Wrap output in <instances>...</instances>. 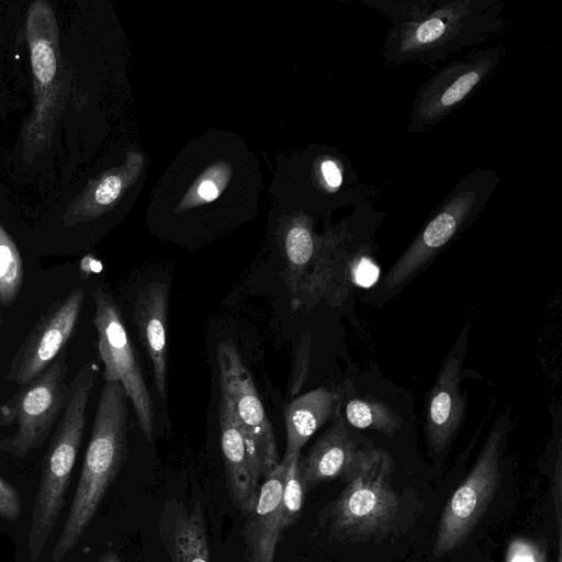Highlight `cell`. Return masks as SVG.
<instances>
[{
    "label": "cell",
    "instance_id": "cell-1",
    "mask_svg": "<svg viewBox=\"0 0 562 562\" xmlns=\"http://www.w3.org/2000/svg\"><path fill=\"white\" fill-rule=\"evenodd\" d=\"M363 4L390 21L387 65L435 66L482 44L505 27L498 0H373Z\"/></svg>",
    "mask_w": 562,
    "mask_h": 562
},
{
    "label": "cell",
    "instance_id": "cell-2",
    "mask_svg": "<svg viewBox=\"0 0 562 562\" xmlns=\"http://www.w3.org/2000/svg\"><path fill=\"white\" fill-rule=\"evenodd\" d=\"M127 456V396L120 382L104 381L80 477L50 562L79 542Z\"/></svg>",
    "mask_w": 562,
    "mask_h": 562
},
{
    "label": "cell",
    "instance_id": "cell-3",
    "mask_svg": "<svg viewBox=\"0 0 562 562\" xmlns=\"http://www.w3.org/2000/svg\"><path fill=\"white\" fill-rule=\"evenodd\" d=\"M89 395L86 389L79 386L70 390L67 405L43 459L27 539L32 562H36L42 554L64 508L65 495L85 432Z\"/></svg>",
    "mask_w": 562,
    "mask_h": 562
},
{
    "label": "cell",
    "instance_id": "cell-4",
    "mask_svg": "<svg viewBox=\"0 0 562 562\" xmlns=\"http://www.w3.org/2000/svg\"><path fill=\"white\" fill-rule=\"evenodd\" d=\"M498 181L492 169L477 168L464 175L392 266L384 279L385 288L396 289L407 282L469 226L486 205Z\"/></svg>",
    "mask_w": 562,
    "mask_h": 562
},
{
    "label": "cell",
    "instance_id": "cell-5",
    "mask_svg": "<svg viewBox=\"0 0 562 562\" xmlns=\"http://www.w3.org/2000/svg\"><path fill=\"white\" fill-rule=\"evenodd\" d=\"M393 471V459L385 450L359 449L345 476L347 485L331 505V529L342 536L361 537L389 527L400 506L391 487Z\"/></svg>",
    "mask_w": 562,
    "mask_h": 562
},
{
    "label": "cell",
    "instance_id": "cell-6",
    "mask_svg": "<svg viewBox=\"0 0 562 562\" xmlns=\"http://www.w3.org/2000/svg\"><path fill=\"white\" fill-rule=\"evenodd\" d=\"M66 356L64 349L38 378L0 403V426H16L10 437L0 439L1 452L24 458L47 440L69 397Z\"/></svg>",
    "mask_w": 562,
    "mask_h": 562
},
{
    "label": "cell",
    "instance_id": "cell-7",
    "mask_svg": "<svg viewBox=\"0 0 562 562\" xmlns=\"http://www.w3.org/2000/svg\"><path fill=\"white\" fill-rule=\"evenodd\" d=\"M503 55L502 46L472 49L432 75L413 100L408 131L424 133L441 123L487 82Z\"/></svg>",
    "mask_w": 562,
    "mask_h": 562
},
{
    "label": "cell",
    "instance_id": "cell-8",
    "mask_svg": "<svg viewBox=\"0 0 562 562\" xmlns=\"http://www.w3.org/2000/svg\"><path fill=\"white\" fill-rule=\"evenodd\" d=\"M504 435L498 419L472 470L446 504L434 547L436 557L460 547L490 505L499 482Z\"/></svg>",
    "mask_w": 562,
    "mask_h": 562
},
{
    "label": "cell",
    "instance_id": "cell-9",
    "mask_svg": "<svg viewBox=\"0 0 562 562\" xmlns=\"http://www.w3.org/2000/svg\"><path fill=\"white\" fill-rule=\"evenodd\" d=\"M92 296L95 303L93 324L98 334V351L104 364V381L122 384L132 401L138 424L150 441L154 423L151 398L121 311L103 289L93 286Z\"/></svg>",
    "mask_w": 562,
    "mask_h": 562
},
{
    "label": "cell",
    "instance_id": "cell-10",
    "mask_svg": "<svg viewBox=\"0 0 562 562\" xmlns=\"http://www.w3.org/2000/svg\"><path fill=\"white\" fill-rule=\"evenodd\" d=\"M217 363L221 395L231 405L249 451L265 477L280 460L273 430L252 378L231 341L218 344Z\"/></svg>",
    "mask_w": 562,
    "mask_h": 562
},
{
    "label": "cell",
    "instance_id": "cell-11",
    "mask_svg": "<svg viewBox=\"0 0 562 562\" xmlns=\"http://www.w3.org/2000/svg\"><path fill=\"white\" fill-rule=\"evenodd\" d=\"M85 294L82 288H75L41 315L12 358L5 380L22 386L55 361L79 323Z\"/></svg>",
    "mask_w": 562,
    "mask_h": 562
},
{
    "label": "cell",
    "instance_id": "cell-12",
    "mask_svg": "<svg viewBox=\"0 0 562 562\" xmlns=\"http://www.w3.org/2000/svg\"><path fill=\"white\" fill-rule=\"evenodd\" d=\"M288 458L265 476L254 508L245 516L243 530L246 562H273L283 532L281 497Z\"/></svg>",
    "mask_w": 562,
    "mask_h": 562
},
{
    "label": "cell",
    "instance_id": "cell-13",
    "mask_svg": "<svg viewBox=\"0 0 562 562\" xmlns=\"http://www.w3.org/2000/svg\"><path fill=\"white\" fill-rule=\"evenodd\" d=\"M218 414L221 448L229 495L236 508L246 516L256 504L262 476L234 412L223 395Z\"/></svg>",
    "mask_w": 562,
    "mask_h": 562
},
{
    "label": "cell",
    "instance_id": "cell-14",
    "mask_svg": "<svg viewBox=\"0 0 562 562\" xmlns=\"http://www.w3.org/2000/svg\"><path fill=\"white\" fill-rule=\"evenodd\" d=\"M26 34L34 75L36 114L40 116L47 113L58 69V29L47 2L36 1L31 4Z\"/></svg>",
    "mask_w": 562,
    "mask_h": 562
},
{
    "label": "cell",
    "instance_id": "cell-15",
    "mask_svg": "<svg viewBox=\"0 0 562 562\" xmlns=\"http://www.w3.org/2000/svg\"><path fill=\"white\" fill-rule=\"evenodd\" d=\"M158 531L171 562H210L207 530L199 501L190 509L176 499L167 501Z\"/></svg>",
    "mask_w": 562,
    "mask_h": 562
},
{
    "label": "cell",
    "instance_id": "cell-16",
    "mask_svg": "<svg viewBox=\"0 0 562 562\" xmlns=\"http://www.w3.org/2000/svg\"><path fill=\"white\" fill-rule=\"evenodd\" d=\"M460 355H450L430 391L426 431L428 442L435 452H441L448 446L463 417L465 402L460 392Z\"/></svg>",
    "mask_w": 562,
    "mask_h": 562
},
{
    "label": "cell",
    "instance_id": "cell-17",
    "mask_svg": "<svg viewBox=\"0 0 562 562\" xmlns=\"http://www.w3.org/2000/svg\"><path fill=\"white\" fill-rule=\"evenodd\" d=\"M167 316L166 284L159 281L148 283L138 292L134 321L151 361L156 389L162 400L167 397Z\"/></svg>",
    "mask_w": 562,
    "mask_h": 562
},
{
    "label": "cell",
    "instance_id": "cell-18",
    "mask_svg": "<svg viewBox=\"0 0 562 562\" xmlns=\"http://www.w3.org/2000/svg\"><path fill=\"white\" fill-rule=\"evenodd\" d=\"M335 415L331 427L300 459L305 493L318 483L345 477L358 456L359 449L350 438L338 411Z\"/></svg>",
    "mask_w": 562,
    "mask_h": 562
},
{
    "label": "cell",
    "instance_id": "cell-19",
    "mask_svg": "<svg viewBox=\"0 0 562 562\" xmlns=\"http://www.w3.org/2000/svg\"><path fill=\"white\" fill-rule=\"evenodd\" d=\"M339 396L327 387H318L284 405L286 430L284 457L301 452L308 439L338 411Z\"/></svg>",
    "mask_w": 562,
    "mask_h": 562
},
{
    "label": "cell",
    "instance_id": "cell-20",
    "mask_svg": "<svg viewBox=\"0 0 562 562\" xmlns=\"http://www.w3.org/2000/svg\"><path fill=\"white\" fill-rule=\"evenodd\" d=\"M286 270L284 280L290 292L292 308H297L300 290L311 272L315 259V243L311 231L294 225L285 236Z\"/></svg>",
    "mask_w": 562,
    "mask_h": 562
},
{
    "label": "cell",
    "instance_id": "cell-21",
    "mask_svg": "<svg viewBox=\"0 0 562 562\" xmlns=\"http://www.w3.org/2000/svg\"><path fill=\"white\" fill-rule=\"evenodd\" d=\"M346 418L359 429H374L392 437L403 425V419L385 403L373 398H353L346 405Z\"/></svg>",
    "mask_w": 562,
    "mask_h": 562
},
{
    "label": "cell",
    "instance_id": "cell-22",
    "mask_svg": "<svg viewBox=\"0 0 562 562\" xmlns=\"http://www.w3.org/2000/svg\"><path fill=\"white\" fill-rule=\"evenodd\" d=\"M23 263L19 248L0 223V303L12 305L23 284Z\"/></svg>",
    "mask_w": 562,
    "mask_h": 562
},
{
    "label": "cell",
    "instance_id": "cell-23",
    "mask_svg": "<svg viewBox=\"0 0 562 562\" xmlns=\"http://www.w3.org/2000/svg\"><path fill=\"white\" fill-rule=\"evenodd\" d=\"M285 458H288V465L281 497V524L283 531L293 526L301 517L305 494L300 469L301 452L286 456Z\"/></svg>",
    "mask_w": 562,
    "mask_h": 562
},
{
    "label": "cell",
    "instance_id": "cell-24",
    "mask_svg": "<svg viewBox=\"0 0 562 562\" xmlns=\"http://www.w3.org/2000/svg\"><path fill=\"white\" fill-rule=\"evenodd\" d=\"M311 351L310 335L303 337L296 348L293 371L290 380V395L294 396L303 386L308 372Z\"/></svg>",
    "mask_w": 562,
    "mask_h": 562
},
{
    "label": "cell",
    "instance_id": "cell-25",
    "mask_svg": "<svg viewBox=\"0 0 562 562\" xmlns=\"http://www.w3.org/2000/svg\"><path fill=\"white\" fill-rule=\"evenodd\" d=\"M506 562H547L544 550L526 539H515L506 553Z\"/></svg>",
    "mask_w": 562,
    "mask_h": 562
},
{
    "label": "cell",
    "instance_id": "cell-26",
    "mask_svg": "<svg viewBox=\"0 0 562 562\" xmlns=\"http://www.w3.org/2000/svg\"><path fill=\"white\" fill-rule=\"evenodd\" d=\"M22 510L19 491L0 476V517L5 520H16Z\"/></svg>",
    "mask_w": 562,
    "mask_h": 562
},
{
    "label": "cell",
    "instance_id": "cell-27",
    "mask_svg": "<svg viewBox=\"0 0 562 562\" xmlns=\"http://www.w3.org/2000/svg\"><path fill=\"white\" fill-rule=\"evenodd\" d=\"M122 190V179L117 175L104 177L93 191V201L98 205H108L114 202Z\"/></svg>",
    "mask_w": 562,
    "mask_h": 562
},
{
    "label": "cell",
    "instance_id": "cell-28",
    "mask_svg": "<svg viewBox=\"0 0 562 562\" xmlns=\"http://www.w3.org/2000/svg\"><path fill=\"white\" fill-rule=\"evenodd\" d=\"M323 176L328 186L337 188L340 186L342 177L338 166L331 161L326 160L322 164Z\"/></svg>",
    "mask_w": 562,
    "mask_h": 562
},
{
    "label": "cell",
    "instance_id": "cell-29",
    "mask_svg": "<svg viewBox=\"0 0 562 562\" xmlns=\"http://www.w3.org/2000/svg\"><path fill=\"white\" fill-rule=\"evenodd\" d=\"M199 195L206 201H211L217 196V188L212 181H204L198 190Z\"/></svg>",
    "mask_w": 562,
    "mask_h": 562
},
{
    "label": "cell",
    "instance_id": "cell-30",
    "mask_svg": "<svg viewBox=\"0 0 562 562\" xmlns=\"http://www.w3.org/2000/svg\"><path fill=\"white\" fill-rule=\"evenodd\" d=\"M98 562H121V560L115 552L106 551L99 558Z\"/></svg>",
    "mask_w": 562,
    "mask_h": 562
},
{
    "label": "cell",
    "instance_id": "cell-31",
    "mask_svg": "<svg viewBox=\"0 0 562 562\" xmlns=\"http://www.w3.org/2000/svg\"><path fill=\"white\" fill-rule=\"evenodd\" d=\"M557 562H562V552H561V537H559V553Z\"/></svg>",
    "mask_w": 562,
    "mask_h": 562
},
{
    "label": "cell",
    "instance_id": "cell-32",
    "mask_svg": "<svg viewBox=\"0 0 562 562\" xmlns=\"http://www.w3.org/2000/svg\"><path fill=\"white\" fill-rule=\"evenodd\" d=\"M1 325H2V317H1V315H0V326H1Z\"/></svg>",
    "mask_w": 562,
    "mask_h": 562
}]
</instances>
